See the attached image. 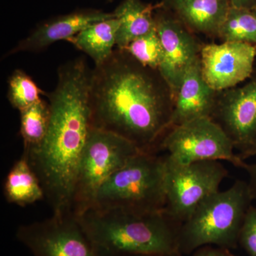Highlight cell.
I'll return each instance as SVG.
<instances>
[{
  "mask_svg": "<svg viewBox=\"0 0 256 256\" xmlns=\"http://www.w3.org/2000/svg\"><path fill=\"white\" fill-rule=\"evenodd\" d=\"M174 98L159 70L124 50L95 66L90 74V126L154 153L172 128Z\"/></svg>",
  "mask_w": 256,
  "mask_h": 256,
  "instance_id": "obj_1",
  "label": "cell"
},
{
  "mask_svg": "<svg viewBox=\"0 0 256 256\" xmlns=\"http://www.w3.org/2000/svg\"><path fill=\"white\" fill-rule=\"evenodd\" d=\"M90 74L84 58L60 66L55 88L46 94L50 111L46 137L22 156L40 180L53 214H72L79 164L92 128Z\"/></svg>",
  "mask_w": 256,
  "mask_h": 256,
  "instance_id": "obj_2",
  "label": "cell"
},
{
  "mask_svg": "<svg viewBox=\"0 0 256 256\" xmlns=\"http://www.w3.org/2000/svg\"><path fill=\"white\" fill-rule=\"evenodd\" d=\"M76 216L97 256H182L178 242L181 224L165 210L138 214L92 207Z\"/></svg>",
  "mask_w": 256,
  "mask_h": 256,
  "instance_id": "obj_3",
  "label": "cell"
},
{
  "mask_svg": "<svg viewBox=\"0 0 256 256\" xmlns=\"http://www.w3.org/2000/svg\"><path fill=\"white\" fill-rule=\"evenodd\" d=\"M252 200L247 182L238 180L198 205L178 232L182 255H191L205 246L236 248L242 223Z\"/></svg>",
  "mask_w": 256,
  "mask_h": 256,
  "instance_id": "obj_4",
  "label": "cell"
},
{
  "mask_svg": "<svg viewBox=\"0 0 256 256\" xmlns=\"http://www.w3.org/2000/svg\"><path fill=\"white\" fill-rule=\"evenodd\" d=\"M165 206V156L141 152L104 184L92 207L148 214Z\"/></svg>",
  "mask_w": 256,
  "mask_h": 256,
  "instance_id": "obj_5",
  "label": "cell"
},
{
  "mask_svg": "<svg viewBox=\"0 0 256 256\" xmlns=\"http://www.w3.org/2000/svg\"><path fill=\"white\" fill-rule=\"evenodd\" d=\"M141 152L118 134L90 128L79 164L72 214L78 216L90 208L104 184Z\"/></svg>",
  "mask_w": 256,
  "mask_h": 256,
  "instance_id": "obj_6",
  "label": "cell"
},
{
  "mask_svg": "<svg viewBox=\"0 0 256 256\" xmlns=\"http://www.w3.org/2000/svg\"><path fill=\"white\" fill-rule=\"evenodd\" d=\"M165 156V210L182 224L200 204L220 191L228 170L220 161H201L182 164Z\"/></svg>",
  "mask_w": 256,
  "mask_h": 256,
  "instance_id": "obj_7",
  "label": "cell"
},
{
  "mask_svg": "<svg viewBox=\"0 0 256 256\" xmlns=\"http://www.w3.org/2000/svg\"><path fill=\"white\" fill-rule=\"evenodd\" d=\"M160 148L178 164L224 160L242 169L246 164L235 152L232 140L210 117L173 126L163 138Z\"/></svg>",
  "mask_w": 256,
  "mask_h": 256,
  "instance_id": "obj_8",
  "label": "cell"
},
{
  "mask_svg": "<svg viewBox=\"0 0 256 256\" xmlns=\"http://www.w3.org/2000/svg\"><path fill=\"white\" fill-rule=\"evenodd\" d=\"M16 238L33 256H97L73 214L20 226Z\"/></svg>",
  "mask_w": 256,
  "mask_h": 256,
  "instance_id": "obj_9",
  "label": "cell"
},
{
  "mask_svg": "<svg viewBox=\"0 0 256 256\" xmlns=\"http://www.w3.org/2000/svg\"><path fill=\"white\" fill-rule=\"evenodd\" d=\"M210 118L223 129L238 153L256 142V75L242 86L218 92Z\"/></svg>",
  "mask_w": 256,
  "mask_h": 256,
  "instance_id": "obj_10",
  "label": "cell"
},
{
  "mask_svg": "<svg viewBox=\"0 0 256 256\" xmlns=\"http://www.w3.org/2000/svg\"><path fill=\"white\" fill-rule=\"evenodd\" d=\"M256 57V45L252 44H208L200 52L202 75L216 92L232 88L252 78Z\"/></svg>",
  "mask_w": 256,
  "mask_h": 256,
  "instance_id": "obj_11",
  "label": "cell"
},
{
  "mask_svg": "<svg viewBox=\"0 0 256 256\" xmlns=\"http://www.w3.org/2000/svg\"><path fill=\"white\" fill-rule=\"evenodd\" d=\"M154 20L163 48L158 70L174 98L185 74L200 60L202 48L178 18L160 11L154 14Z\"/></svg>",
  "mask_w": 256,
  "mask_h": 256,
  "instance_id": "obj_12",
  "label": "cell"
},
{
  "mask_svg": "<svg viewBox=\"0 0 256 256\" xmlns=\"http://www.w3.org/2000/svg\"><path fill=\"white\" fill-rule=\"evenodd\" d=\"M114 18H116L114 12H106L92 9L77 10L69 14L56 16L40 24L6 55L20 52H41L56 42L68 41L94 24Z\"/></svg>",
  "mask_w": 256,
  "mask_h": 256,
  "instance_id": "obj_13",
  "label": "cell"
},
{
  "mask_svg": "<svg viewBox=\"0 0 256 256\" xmlns=\"http://www.w3.org/2000/svg\"><path fill=\"white\" fill-rule=\"evenodd\" d=\"M218 92L202 75L200 58L190 67L174 97L172 127L200 118L212 116Z\"/></svg>",
  "mask_w": 256,
  "mask_h": 256,
  "instance_id": "obj_14",
  "label": "cell"
},
{
  "mask_svg": "<svg viewBox=\"0 0 256 256\" xmlns=\"http://www.w3.org/2000/svg\"><path fill=\"white\" fill-rule=\"evenodd\" d=\"M230 8L228 0H182L174 10L190 31L218 36Z\"/></svg>",
  "mask_w": 256,
  "mask_h": 256,
  "instance_id": "obj_15",
  "label": "cell"
},
{
  "mask_svg": "<svg viewBox=\"0 0 256 256\" xmlns=\"http://www.w3.org/2000/svg\"><path fill=\"white\" fill-rule=\"evenodd\" d=\"M156 6L142 0H124L114 12L120 25L116 37V46L124 50L138 37L156 28Z\"/></svg>",
  "mask_w": 256,
  "mask_h": 256,
  "instance_id": "obj_16",
  "label": "cell"
},
{
  "mask_svg": "<svg viewBox=\"0 0 256 256\" xmlns=\"http://www.w3.org/2000/svg\"><path fill=\"white\" fill-rule=\"evenodd\" d=\"M120 20L116 18L98 22L88 26L68 42L88 56L95 66L107 60L116 46Z\"/></svg>",
  "mask_w": 256,
  "mask_h": 256,
  "instance_id": "obj_17",
  "label": "cell"
},
{
  "mask_svg": "<svg viewBox=\"0 0 256 256\" xmlns=\"http://www.w3.org/2000/svg\"><path fill=\"white\" fill-rule=\"evenodd\" d=\"M6 201L20 206H26L44 198V193L32 166L22 156L10 170L4 184Z\"/></svg>",
  "mask_w": 256,
  "mask_h": 256,
  "instance_id": "obj_18",
  "label": "cell"
},
{
  "mask_svg": "<svg viewBox=\"0 0 256 256\" xmlns=\"http://www.w3.org/2000/svg\"><path fill=\"white\" fill-rule=\"evenodd\" d=\"M20 112V134L24 153H26L40 146L46 137L50 122V104L41 99Z\"/></svg>",
  "mask_w": 256,
  "mask_h": 256,
  "instance_id": "obj_19",
  "label": "cell"
},
{
  "mask_svg": "<svg viewBox=\"0 0 256 256\" xmlns=\"http://www.w3.org/2000/svg\"><path fill=\"white\" fill-rule=\"evenodd\" d=\"M218 36L223 42H246L256 45L255 10L229 8Z\"/></svg>",
  "mask_w": 256,
  "mask_h": 256,
  "instance_id": "obj_20",
  "label": "cell"
},
{
  "mask_svg": "<svg viewBox=\"0 0 256 256\" xmlns=\"http://www.w3.org/2000/svg\"><path fill=\"white\" fill-rule=\"evenodd\" d=\"M42 90L33 79L21 69H16L8 80V98L10 104L18 111L41 100Z\"/></svg>",
  "mask_w": 256,
  "mask_h": 256,
  "instance_id": "obj_21",
  "label": "cell"
},
{
  "mask_svg": "<svg viewBox=\"0 0 256 256\" xmlns=\"http://www.w3.org/2000/svg\"><path fill=\"white\" fill-rule=\"evenodd\" d=\"M124 50L142 65L156 70H158L162 58V44L156 28L138 37Z\"/></svg>",
  "mask_w": 256,
  "mask_h": 256,
  "instance_id": "obj_22",
  "label": "cell"
},
{
  "mask_svg": "<svg viewBox=\"0 0 256 256\" xmlns=\"http://www.w3.org/2000/svg\"><path fill=\"white\" fill-rule=\"evenodd\" d=\"M239 246L248 256H256V207L248 210L239 236Z\"/></svg>",
  "mask_w": 256,
  "mask_h": 256,
  "instance_id": "obj_23",
  "label": "cell"
},
{
  "mask_svg": "<svg viewBox=\"0 0 256 256\" xmlns=\"http://www.w3.org/2000/svg\"><path fill=\"white\" fill-rule=\"evenodd\" d=\"M191 256H238L232 252V250L214 246H205L196 249Z\"/></svg>",
  "mask_w": 256,
  "mask_h": 256,
  "instance_id": "obj_24",
  "label": "cell"
},
{
  "mask_svg": "<svg viewBox=\"0 0 256 256\" xmlns=\"http://www.w3.org/2000/svg\"><path fill=\"white\" fill-rule=\"evenodd\" d=\"M244 170L248 174V185L250 190L252 200L256 201V162L252 164H246Z\"/></svg>",
  "mask_w": 256,
  "mask_h": 256,
  "instance_id": "obj_25",
  "label": "cell"
},
{
  "mask_svg": "<svg viewBox=\"0 0 256 256\" xmlns=\"http://www.w3.org/2000/svg\"><path fill=\"white\" fill-rule=\"evenodd\" d=\"M230 6L237 9L256 10V0H228Z\"/></svg>",
  "mask_w": 256,
  "mask_h": 256,
  "instance_id": "obj_26",
  "label": "cell"
},
{
  "mask_svg": "<svg viewBox=\"0 0 256 256\" xmlns=\"http://www.w3.org/2000/svg\"><path fill=\"white\" fill-rule=\"evenodd\" d=\"M239 158H240L244 161L248 158H252V156H256V142L255 144H252V146L248 148L245 151L242 152L238 153Z\"/></svg>",
  "mask_w": 256,
  "mask_h": 256,
  "instance_id": "obj_27",
  "label": "cell"
},
{
  "mask_svg": "<svg viewBox=\"0 0 256 256\" xmlns=\"http://www.w3.org/2000/svg\"><path fill=\"white\" fill-rule=\"evenodd\" d=\"M182 0H162L163 6H165L166 8H171V9L174 10L175 6L181 2Z\"/></svg>",
  "mask_w": 256,
  "mask_h": 256,
  "instance_id": "obj_28",
  "label": "cell"
},
{
  "mask_svg": "<svg viewBox=\"0 0 256 256\" xmlns=\"http://www.w3.org/2000/svg\"><path fill=\"white\" fill-rule=\"evenodd\" d=\"M162 256L151 255V254H144V255H136V256Z\"/></svg>",
  "mask_w": 256,
  "mask_h": 256,
  "instance_id": "obj_29",
  "label": "cell"
},
{
  "mask_svg": "<svg viewBox=\"0 0 256 256\" xmlns=\"http://www.w3.org/2000/svg\"><path fill=\"white\" fill-rule=\"evenodd\" d=\"M255 11H256V10H255Z\"/></svg>",
  "mask_w": 256,
  "mask_h": 256,
  "instance_id": "obj_30",
  "label": "cell"
}]
</instances>
